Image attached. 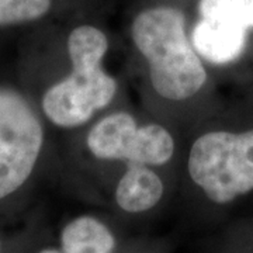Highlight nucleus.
Instances as JSON below:
<instances>
[{"instance_id": "obj_3", "label": "nucleus", "mask_w": 253, "mask_h": 253, "mask_svg": "<svg viewBox=\"0 0 253 253\" xmlns=\"http://www.w3.org/2000/svg\"><path fill=\"white\" fill-rule=\"evenodd\" d=\"M187 173L210 201L228 204L253 190V128L211 129L190 145Z\"/></svg>"}, {"instance_id": "obj_11", "label": "nucleus", "mask_w": 253, "mask_h": 253, "mask_svg": "<svg viewBox=\"0 0 253 253\" xmlns=\"http://www.w3.org/2000/svg\"><path fill=\"white\" fill-rule=\"evenodd\" d=\"M40 253H63L61 249H55V248H46V249H42Z\"/></svg>"}, {"instance_id": "obj_1", "label": "nucleus", "mask_w": 253, "mask_h": 253, "mask_svg": "<svg viewBox=\"0 0 253 253\" xmlns=\"http://www.w3.org/2000/svg\"><path fill=\"white\" fill-rule=\"evenodd\" d=\"M129 33L146 63L148 79L158 97L181 104L206 87V63L191 45L186 16L180 9L159 4L141 10Z\"/></svg>"}, {"instance_id": "obj_4", "label": "nucleus", "mask_w": 253, "mask_h": 253, "mask_svg": "<svg viewBox=\"0 0 253 253\" xmlns=\"http://www.w3.org/2000/svg\"><path fill=\"white\" fill-rule=\"evenodd\" d=\"M44 126L26 96L0 84V200L33 174L44 148Z\"/></svg>"}, {"instance_id": "obj_6", "label": "nucleus", "mask_w": 253, "mask_h": 253, "mask_svg": "<svg viewBox=\"0 0 253 253\" xmlns=\"http://www.w3.org/2000/svg\"><path fill=\"white\" fill-rule=\"evenodd\" d=\"M136 118L128 111H113L100 117L89 128L84 145L87 152L99 161L129 162L139 131Z\"/></svg>"}, {"instance_id": "obj_10", "label": "nucleus", "mask_w": 253, "mask_h": 253, "mask_svg": "<svg viewBox=\"0 0 253 253\" xmlns=\"http://www.w3.org/2000/svg\"><path fill=\"white\" fill-rule=\"evenodd\" d=\"M231 3L245 27L253 28V0H231Z\"/></svg>"}, {"instance_id": "obj_5", "label": "nucleus", "mask_w": 253, "mask_h": 253, "mask_svg": "<svg viewBox=\"0 0 253 253\" xmlns=\"http://www.w3.org/2000/svg\"><path fill=\"white\" fill-rule=\"evenodd\" d=\"M199 21L190 30L191 45L204 63L236 61L248 45V28L238 18L231 0H200Z\"/></svg>"}, {"instance_id": "obj_8", "label": "nucleus", "mask_w": 253, "mask_h": 253, "mask_svg": "<svg viewBox=\"0 0 253 253\" xmlns=\"http://www.w3.org/2000/svg\"><path fill=\"white\" fill-rule=\"evenodd\" d=\"M114 249L116 238L111 229L91 215L76 217L61 232L63 253H113Z\"/></svg>"}, {"instance_id": "obj_12", "label": "nucleus", "mask_w": 253, "mask_h": 253, "mask_svg": "<svg viewBox=\"0 0 253 253\" xmlns=\"http://www.w3.org/2000/svg\"><path fill=\"white\" fill-rule=\"evenodd\" d=\"M0 252H1V246H0Z\"/></svg>"}, {"instance_id": "obj_7", "label": "nucleus", "mask_w": 253, "mask_h": 253, "mask_svg": "<svg viewBox=\"0 0 253 253\" xmlns=\"http://www.w3.org/2000/svg\"><path fill=\"white\" fill-rule=\"evenodd\" d=\"M165 183L155 168L126 163L116 187V203L128 214H139L154 208L163 197Z\"/></svg>"}, {"instance_id": "obj_2", "label": "nucleus", "mask_w": 253, "mask_h": 253, "mask_svg": "<svg viewBox=\"0 0 253 253\" xmlns=\"http://www.w3.org/2000/svg\"><path fill=\"white\" fill-rule=\"evenodd\" d=\"M66 46L71 72L46 89L41 110L52 126L76 129L113 103L118 82L104 68L110 41L101 28L76 26L68 36Z\"/></svg>"}, {"instance_id": "obj_9", "label": "nucleus", "mask_w": 253, "mask_h": 253, "mask_svg": "<svg viewBox=\"0 0 253 253\" xmlns=\"http://www.w3.org/2000/svg\"><path fill=\"white\" fill-rule=\"evenodd\" d=\"M52 7L54 0H0V28L40 21Z\"/></svg>"}]
</instances>
